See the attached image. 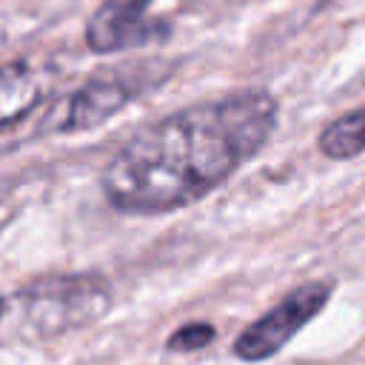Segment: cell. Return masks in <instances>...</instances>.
Listing matches in <instances>:
<instances>
[{"label": "cell", "instance_id": "obj_1", "mask_svg": "<svg viewBox=\"0 0 365 365\" xmlns=\"http://www.w3.org/2000/svg\"><path fill=\"white\" fill-rule=\"evenodd\" d=\"M274 128L277 100L268 91L222 94L171 111L114 151L100 177L103 194L123 214L185 208L251 160Z\"/></svg>", "mask_w": 365, "mask_h": 365}, {"label": "cell", "instance_id": "obj_4", "mask_svg": "<svg viewBox=\"0 0 365 365\" xmlns=\"http://www.w3.org/2000/svg\"><path fill=\"white\" fill-rule=\"evenodd\" d=\"M154 0H103L86 26V43L97 54L160 43L171 34L168 23L151 17Z\"/></svg>", "mask_w": 365, "mask_h": 365}, {"label": "cell", "instance_id": "obj_2", "mask_svg": "<svg viewBox=\"0 0 365 365\" xmlns=\"http://www.w3.org/2000/svg\"><path fill=\"white\" fill-rule=\"evenodd\" d=\"M108 305L111 288L97 274L43 277L3 299L0 328H9V339L40 342L97 322Z\"/></svg>", "mask_w": 365, "mask_h": 365}, {"label": "cell", "instance_id": "obj_9", "mask_svg": "<svg viewBox=\"0 0 365 365\" xmlns=\"http://www.w3.org/2000/svg\"><path fill=\"white\" fill-rule=\"evenodd\" d=\"M0 311H3V297H0Z\"/></svg>", "mask_w": 365, "mask_h": 365}, {"label": "cell", "instance_id": "obj_3", "mask_svg": "<svg viewBox=\"0 0 365 365\" xmlns=\"http://www.w3.org/2000/svg\"><path fill=\"white\" fill-rule=\"evenodd\" d=\"M331 299V282L314 279L288 291L274 308L254 319L237 339L234 354L242 362H262L277 356Z\"/></svg>", "mask_w": 365, "mask_h": 365}, {"label": "cell", "instance_id": "obj_8", "mask_svg": "<svg viewBox=\"0 0 365 365\" xmlns=\"http://www.w3.org/2000/svg\"><path fill=\"white\" fill-rule=\"evenodd\" d=\"M217 336L214 325H205V322H191V325H182L171 334L168 339V348L171 351H200L205 345H211Z\"/></svg>", "mask_w": 365, "mask_h": 365}, {"label": "cell", "instance_id": "obj_7", "mask_svg": "<svg viewBox=\"0 0 365 365\" xmlns=\"http://www.w3.org/2000/svg\"><path fill=\"white\" fill-rule=\"evenodd\" d=\"M319 151L331 160H351L365 151V106L336 117L319 134Z\"/></svg>", "mask_w": 365, "mask_h": 365}, {"label": "cell", "instance_id": "obj_5", "mask_svg": "<svg viewBox=\"0 0 365 365\" xmlns=\"http://www.w3.org/2000/svg\"><path fill=\"white\" fill-rule=\"evenodd\" d=\"M131 100V91L123 83L114 80H94L77 88L71 97H66L51 114L46 128L57 134H74V131H88L111 120L125 103Z\"/></svg>", "mask_w": 365, "mask_h": 365}, {"label": "cell", "instance_id": "obj_6", "mask_svg": "<svg viewBox=\"0 0 365 365\" xmlns=\"http://www.w3.org/2000/svg\"><path fill=\"white\" fill-rule=\"evenodd\" d=\"M43 97V77L29 63H9L0 68V128L23 120Z\"/></svg>", "mask_w": 365, "mask_h": 365}]
</instances>
